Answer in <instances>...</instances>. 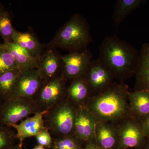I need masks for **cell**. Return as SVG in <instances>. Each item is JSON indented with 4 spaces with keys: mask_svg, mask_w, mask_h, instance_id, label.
<instances>
[{
    "mask_svg": "<svg viewBox=\"0 0 149 149\" xmlns=\"http://www.w3.org/2000/svg\"><path fill=\"white\" fill-rule=\"evenodd\" d=\"M13 42L17 44L37 60L43 54L46 45L40 42L37 36L32 31L21 32L14 29L12 36Z\"/></svg>",
    "mask_w": 149,
    "mask_h": 149,
    "instance_id": "5bb4252c",
    "label": "cell"
},
{
    "mask_svg": "<svg viewBox=\"0 0 149 149\" xmlns=\"http://www.w3.org/2000/svg\"><path fill=\"white\" fill-rule=\"evenodd\" d=\"M3 103V101L0 99V111H1V108L2 105Z\"/></svg>",
    "mask_w": 149,
    "mask_h": 149,
    "instance_id": "1f68e13d",
    "label": "cell"
},
{
    "mask_svg": "<svg viewBox=\"0 0 149 149\" xmlns=\"http://www.w3.org/2000/svg\"><path fill=\"white\" fill-rule=\"evenodd\" d=\"M146 0H118L116 1L112 15L113 22L119 24L128 15L147 2Z\"/></svg>",
    "mask_w": 149,
    "mask_h": 149,
    "instance_id": "ffe728a7",
    "label": "cell"
},
{
    "mask_svg": "<svg viewBox=\"0 0 149 149\" xmlns=\"http://www.w3.org/2000/svg\"><path fill=\"white\" fill-rule=\"evenodd\" d=\"M83 76L91 91L99 93L109 87L113 78L110 72L98 59L91 61Z\"/></svg>",
    "mask_w": 149,
    "mask_h": 149,
    "instance_id": "8fae6325",
    "label": "cell"
},
{
    "mask_svg": "<svg viewBox=\"0 0 149 149\" xmlns=\"http://www.w3.org/2000/svg\"><path fill=\"white\" fill-rule=\"evenodd\" d=\"M15 134L12 127L0 123V149H8L14 146Z\"/></svg>",
    "mask_w": 149,
    "mask_h": 149,
    "instance_id": "603a6c76",
    "label": "cell"
},
{
    "mask_svg": "<svg viewBox=\"0 0 149 149\" xmlns=\"http://www.w3.org/2000/svg\"><path fill=\"white\" fill-rule=\"evenodd\" d=\"M50 149H58V148H52Z\"/></svg>",
    "mask_w": 149,
    "mask_h": 149,
    "instance_id": "836d02e7",
    "label": "cell"
},
{
    "mask_svg": "<svg viewBox=\"0 0 149 149\" xmlns=\"http://www.w3.org/2000/svg\"><path fill=\"white\" fill-rule=\"evenodd\" d=\"M93 54L88 49L72 52L62 55V70L60 76L67 81L82 77L85 74Z\"/></svg>",
    "mask_w": 149,
    "mask_h": 149,
    "instance_id": "52a82bcc",
    "label": "cell"
},
{
    "mask_svg": "<svg viewBox=\"0 0 149 149\" xmlns=\"http://www.w3.org/2000/svg\"><path fill=\"white\" fill-rule=\"evenodd\" d=\"M135 75V91H149V43L142 45Z\"/></svg>",
    "mask_w": 149,
    "mask_h": 149,
    "instance_id": "9a60e30c",
    "label": "cell"
},
{
    "mask_svg": "<svg viewBox=\"0 0 149 149\" xmlns=\"http://www.w3.org/2000/svg\"><path fill=\"white\" fill-rule=\"evenodd\" d=\"M2 44H1V42H0V49L1 47Z\"/></svg>",
    "mask_w": 149,
    "mask_h": 149,
    "instance_id": "e575fe53",
    "label": "cell"
},
{
    "mask_svg": "<svg viewBox=\"0 0 149 149\" xmlns=\"http://www.w3.org/2000/svg\"><path fill=\"white\" fill-rule=\"evenodd\" d=\"M92 41L89 23L82 15L77 13L58 29L52 40L46 45L72 52L88 49Z\"/></svg>",
    "mask_w": 149,
    "mask_h": 149,
    "instance_id": "3957f363",
    "label": "cell"
},
{
    "mask_svg": "<svg viewBox=\"0 0 149 149\" xmlns=\"http://www.w3.org/2000/svg\"><path fill=\"white\" fill-rule=\"evenodd\" d=\"M76 109L65 98L43 114L45 126L53 138L73 135Z\"/></svg>",
    "mask_w": 149,
    "mask_h": 149,
    "instance_id": "277c9868",
    "label": "cell"
},
{
    "mask_svg": "<svg viewBox=\"0 0 149 149\" xmlns=\"http://www.w3.org/2000/svg\"><path fill=\"white\" fill-rule=\"evenodd\" d=\"M66 82L61 76L43 82L34 99L40 112L44 114L66 98Z\"/></svg>",
    "mask_w": 149,
    "mask_h": 149,
    "instance_id": "8992f818",
    "label": "cell"
},
{
    "mask_svg": "<svg viewBox=\"0 0 149 149\" xmlns=\"http://www.w3.org/2000/svg\"><path fill=\"white\" fill-rule=\"evenodd\" d=\"M130 109L139 118L149 115V91H135L128 94Z\"/></svg>",
    "mask_w": 149,
    "mask_h": 149,
    "instance_id": "d6986e66",
    "label": "cell"
},
{
    "mask_svg": "<svg viewBox=\"0 0 149 149\" xmlns=\"http://www.w3.org/2000/svg\"><path fill=\"white\" fill-rule=\"evenodd\" d=\"M14 29L12 25L10 15L6 10L0 15V36L2 37L4 42H13Z\"/></svg>",
    "mask_w": 149,
    "mask_h": 149,
    "instance_id": "7402d4cb",
    "label": "cell"
},
{
    "mask_svg": "<svg viewBox=\"0 0 149 149\" xmlns=\"http://www.w3.org/2000/svg\"><path fill=\"white\" fill-rule=\"evenodd\" d=\"M21 70L17 68L0 76V99L3 102L11 98L15 85Z\"/></svg>",
    "mask_w": 149,
    "mask_h": 149,
    "instance_id": "44dd1931",
    "label": "cell"
},
{
    "mask_svg": "<svg viewBox=\"0 0 149 149\" xmlns=\"http://www.w3.org/2000/svg\"><path fill=\"white\" fill-rule=\"evenodd\" d=\"M81 149H102V148L100 146H95L93 144H89L86 146L84 148H81Z\"/></svg>",
    "mask_w": 149,
    "mask_h": 149,
    "instance_id": "83f0119b",
    "label": "cell"
},
{
    "mask_svg": "<svg viewBox=\"0 0 149 149\" xmlns=\"http://www.w3.org/2000/svg\"><path fill=\"white\" fill-rule=\"evenodd\" d=\"M40 112L34 100L12 97L3 102L0 123L8 126L17 124L31 115Z\"/></svg>",
    "mask_w": 149,
    "mask_h": 149,
    "instance_id": "5b68a950",
    "label": "cell"
},
{
    "mask_svg": "<svg viewBox=\"0 0 149 149\" xmlns=\"http://www.w3.org/2000/svg\"><path fill=\"white\" fill-rule=\"evenodd\" d=\"M2 47L13 57L19 68L22 70L36 69L38 60L32 56L28 52L17 44L3 42Z\"/></svg>",
    "mask_w": 149,
    "mask_h": 149,
    "instance_id": "e0dca14e",
    "label": "cell"
},
{
    "mask_svg": "<svg viewBox=\"0 0 149 149\" xmlns=\"http://www.w3.org/2000/svg\"><path fill=\"white\" fill-rule=\"evenodd\" d=\"M19 68L13 56L3 47L0 49V76L6 72Z\"/></svg>",
    "mask_w": 149,
    "mask_h": 149,
    "instance_id": "cb8c5ba5",
    "label": "cell"
},
{
    "mask_svg": "<svg viewBox=\"0 0 149 149\" xmlns=\"http://www.w3.org/2000/svg\"><path fill=\"white\" fill-rule=\"evenodd\" d=\"M38 145L42 146L45 148H52L53 143V140L50 133L46 128L35 136Z\"/></svg>",
    "mask_w": 149,
    "mask_h": 149,
    "instance_id": "484cf974",
    "label": "cell"
},
{
    "mask_svg": "<svg viewBox=\"0 0 149 149\" xmlns=\"http://www.w3.org/2000/svg\"><path fill=\"white\" fill-rule=\"evenodd\" d=\"M118 132L120 146L123 148H138L144 143L147 139L138 118L127 120Z\"/></svg>",
    "mask_w": 149,
    "mask_h": 149,
    "instance_id": "7c38bea8",
    "label": "cell"
},
{
    "mask_svg": "<svg viewBox=\"0 0 149 149\" xmlns=\"http://www.w3.org/2000/svg\"><path fill=\"white\" fill-rule=\"evenodd\" d=\"M139 119L141 121L144 135L147 139H149V115Z\"/></svg>",
    "mask_w": 149,
    "mask_h": 149,
    "instance_id": "4316f807",
    "label": "cell"
},
{
    "mask_svg": "<svg viewBox=\"0 0 149 149\" xmlns=\"http://www.w3.org/2000/svg\"><path fill=\"white\" fill-rule=\"evenodd\" d=\"M8 149H23L22 148V145L20 144H19L18 145H15V146H12Z\"/></svg>",
    "mask_w": 149,
    "mask_h": 149,
    "instance_id": "f1b7e54d",
    "label": "cell"
},
{
    "mask_svg": "<svg viewBox=\"0 0 149 149\" xmlns=\"http://www.w3.org/2000/svg\"><path fill=\"white\" fill-rule=\"evenodd\" d=\"M128 93L123 84H111L86 106L99 121L106 122L118 120L129 111L127 100Z\"/></svg>",
    "mask_w": 149,
    "mask_h": 149,
    "instance_id": "7a4b0ae2",
    "label": "cell"
},
{
    "mask_svg": "<svg viewBox=\"0 0 149 149\" xmlns=\"http://www.w3.org/2000/svg\"><path fill=\"white\" fill-rule=\"evenodd\" d=\"M148 139V143L147 144L146 147V149H149V139Z\"/></svg>",
    "mask_w": 149,
    "mask_h": 149,
    "instance_id": "d6a6232c",
    "label": "cell"
},
{
    "mask_svg": "<svg viewBox=\"0 0 149 149\" xmlns=\"http://www.w3.org/2000/svg\"><path fill=\"white\" fill-rule=\"evenodd\" d=\"M99 53L98 59L113 77L123 80L135 74L139 52L116 35L104 38L99 45Z\"/></svg>",
    "mask_w": 149,
    "mask_h": 149,
    "instance_id": "6da1fadb",
    "label": "cell"
},
{
    "mask_svg": "<svg viewBox=\"0 0 149 149\" xmlns=\"http://www.w3.org/2000/svg\"><path fill=\"white\" fill-rule=\"evenodd\" d=\"M95 136L100 147L104 149L111 148L118 139V130L103 121H97Z\"/></svg>",
    "mask_w": 149,
    "mask_h": 149,
    "instance_id": "ac0fdd59",
    "label": "cell"
},
{
    "mask_svg": "<svg viewBox=\"0 0 149 149\" xmlns=\"http://www.w3.org/2000/svg\"><path fill=\"white\" fill-rule=\"evenodd\" d=\"M43 83L37 68L22 70L15 82L11 98L34 100Z\"/></svg>",
    "mask_w": 149,
    "mask_h": 149,
    "instance_id": "ba28073f",
    "label": "cell"
},
{
    "mask_svg": "<svg viewBox=\"0 0 149 149\" xmlns=\"http://www.w3.org/2000/svg\"><path fill=\"white\" fill-rule=\"evenodd\" d=\"M10 127L16 130V139L19 141V143L22 145L25 139L33 136L35 137L46 128L43 113L41 112L29 116L18 124H14Z\"/></svg>",
    "mask_w": 149,
    "mask_h": 149,
    "instance_id": "4fadbf2b",
    "label": "cell"
},
{
    "mask_svg": "<svg viewBox=\"0 0 149 149\" xmlns=\"http://www.w3.org/2000/svg\"><path fill=\"white\" fill-rule=\"evenodd\" d=\"M52 148L58 149H81L80 142L74 135H68L58 138H53Z\"/></svg>",
    "mask_w": 149,
    "mask_h": 149,
    "instance_id": "d4e9b609",
    "label": "cell"
},
{
    "mask_svg": "<svg viewBox=\"0 0 149 149\" xmlns=\"http://www.w3.org/2000/svg\"><path fill=\"white\" fill-rule=\"evenodd\" d=\"M46 49L38 59L37 69L43 82L59 77L62 70V55L55 48L46 45Z\"/></svg>",
    "mask_w": 149,
    "mask_h": 149,
    "instance_id": "9c48e42d",
    "label": "cell"
},
{
    "mask_svg": "<svg viewBox=\"0 0 149 149\" xmlns=\"http://www.w3.org/2000/svg\"><path fill=\"white\" fill-rule=\"evenodd\" d=\"M97 122L85 105L77 108L73 135L80 143L91 141L95 136Z\"/></svg>",
    "mask_w": 149,
    "mask_h": 149,
    "instance_id": "30bf717a",
    "label": "cell"
},
{
    "mask_svg": "<svg viewBox=\"0 0 149 149\" xmlns=\"http://www.w3.org/2000/svg\"><path fill=\"white\" fill-rule=\"evenodd\" d=\"M91 92L83 76L77 77L72 80L70 85L67 88L66 99L77 108L85 105L84 102Z\"/></svg>",
    "mask_w": 149,
    "mask_h": 149,
    "instance_id": "2e32d148",
    "label": "cell"
},
{
    "mask_svg": "<svg viewBox=\"0 0 149 149\" xmlns=\"http://www.w3.org/2000/svg\"><path fill=\"white\" fill-rule=\"evenodd\" d=\"M6 10L4 8L3 6L0 3V15L3 13Z\"/></svg>",
    "mask_w": 149,
    "mask_h": 149,
    "instance_id": "f546056e",
    "label": "cell"
},
{
    "mask_svg": "<svg viewBox=\"0 0 149 149\" xmlns=\"http://www.w3.org/2000/svg\"><path fill=\"white\" fill-rule=\"evenodd\" d=\"M33 149H46L45 147L42 146H40V145H37V146H35L34 147Z\"/></svg>",
    "mask_w": 149,
    "mask_h": 149,
    "instance_id": "4dcf8cb0",
    "label": "cell"
}]
</instances>
